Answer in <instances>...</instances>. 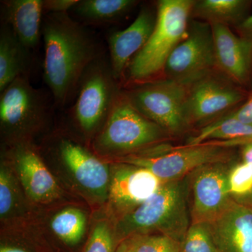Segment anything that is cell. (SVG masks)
Listing matches in <instances>:
<instances>
[{
    "mask_svg": "<svg viewBox=\"0 0 252 252\" xmlns=\"http://www.w3.org/2000/svg\"><path fill=\"white\" fill-rule=\"evenodd\" d=\"M41 35L44 80L55 107L63 108L76 97L86 68L103 53L92 34L69 13L44 15Z\"/></svg>",
    "mask_w": 252,
    "mask_h": 252,
    "instance_id": "cell-1",
    "label": "cell"
},
{
    "mask_svg": "<svg viewBox=\"0 0 252 252\" xmlns=\"http://www.w3.org/2000/svg\"><path fill=\"white\" fill-rule=\"evenodd\" d=\"M190 224L187 176L164 183L153 196L120 219L117 234L124 240L135 235L158 233L181 243Z\"/></svg>",
    "mask_w": 252,
    "mask_h": 252,
    "instance_id": "cell-2",
    "label": "cell"
},
{
    "mask_svg": "<svg viewBox=\"0 0 252 252\" xmlns=\"http://www.w3.org/2000/svg\"><path fill=\"white\" fill-rule=\"evenodd\" d=\"M195 1L160 0L155 28L147 44L129 64L130 80L148 81L163 71L169 56L188 33L189 16Z\"/></svg>",
    "mask_w": 252,
    "mask_h": 252,
    "instance_id": "cell-3",
    "label": "cell"
},
{
    "mask_svg": "<svg viewBox=\"0 0 252 252\" xmlns=\"http://www.w3.org/2000/svg\"><path fill=\"white\" fill-rule=\"evenodd\" d=\"M29 77H18L0 92V124L12 144L29 142L44 130L55 107L51 94L34 88Z\"/></svg>",
    "mask_w": 252,
    "mask_h": 252,
    "instance_id": "cell-4",
    "label": "cell"
},
{
    "mask_svg": "<svg viewBox=\"0 0 252 252\" xmlns=\"http://www.w3.org/2000/svg\"><path fill=\"white\" fill-rule=\"evenodd\" d=\"M166 133L142 115L122 93L104 127L94 137V147L97 153L113 158L125 157L161 142Z\"/></svg>",
    "mask_w": 252,
    "mask_h": 252,
    "instance_id": "cell-5",
    "label": "cell"
},
{
    "mask_svg": "<svg viewBox=\"0 0 252 252\" xmlns=\"http://www.w3.org/2000/svg\"><path fill=\"white\" fill-rule=\"evenodd\" d=\"M121 94L110 61L103 54L86 68L71 108L74 121L84 134L97 135L100 132Z\"/></svg>",
    "mask_w": 252,
    "mask_h": 252,
    "instance_id": "cell-6",
    "label": "cell"
},
{
    "mask_svg": "<svg viewBox=\"0 0 252 252\" xmlns=\"http://www.w3.org/2000/svg\"><path fill=\"white\" fill-rule=\"evenodd\" d=\"M228 149L206 142L196 146L177 147L166 152L134 154L113 159L114 162L147 169L166 183L185 178L204 165L229 162L231 154Z\"/></svg>",
    "mask_w": 252,
    "mask_h": 252,
    "instance_id": "cell-7",
    "label": "cell"
},
{
    "mask_svg": "<svg viewBox=\"0 0 252 252\" xmlns=\"http://www.w3.org/2000/svg\"><path fill=\"white\" fill-rule=\"evenodd\" d=\"M217 66L211 25L189 23L188 33L169 56L163 72L167 79L188 88L211 74Z\"/></svg>",
    "mask_w": 252,
    "mask_h": 252,
    "instance_id": "cell-8",
    "label": "cell"
},
{
    "mask_svg": "<svg viewBox=\"0 0 252 252\" xmlns=\"http://www.w3.org/2000/svg\"><path fill=\"white\" fill-rule=\"evenodd\" d=\"M187 90L166 79L146 83L125 94L142 115L167 132L177 134L189 126L185 113Z\"/></svg>",
    "mask_w": 252,
    "mask_h": 252,
    "instance_id": "cell-9",
    "label": "cell"
},
{
    "mask_svg": "<svg viewBox=\"0 0 252 252\" xmlns=\"http://www.w3.org/2000/svg\"><path fill=\"white\" fill-rule=\"evenodd\" d=\"M228 162L209 164L188 176L191 223H211L228 208L234 198L228 187Z\"/></svg>",
    "mask_w": 252,
    "mask_h": 252,
    "instance_id": "cell-10",
    "label": "cell"
},
{
    "mask_svg": "<svg viewBox=\"0 0 252 252\" xmlns=\"http://www.w3.org/2000/svg\"><path fill=\"white\" fill-rule=\"evenodd\" d=\"M110 171L109 203L119 220L153 196L164 184L150 170L124 162H114Z\"/></svg>",
    "mask_w": 252,
    "mask_h": 252,
    "instance_id": "cell-11",
    "label": "cell"
},
{
    "mask_svg": "<svg viewBox=\"0 0 252 252\" xmlns=\"http://www.w3.org/2000/svg\"><path fill=\"white\" fill-rule=\"evenodd\" d=\"M56 153L78 185L100 200L108 198V165L85 147L67 137L56 142Z\"/></svg>",
    "mask_w": 252,
    "mask_h": 252,
    "instance_id": "cell-12",
    "label": "cell"
},
{
    "mask_svg": "<svg viewBox=\"0 0 252 252\" xmlns=\"http://www.w3.org/2000/svg\"><path fill=\"white\" fill-rule=\"evenodd\" d=\"M243 98L238 89L210 74L188 88L185 105L187 123L190 125L210 120Z\"/></svg>",
    "mask_w": 252,
    "mask_h": 252,
    "instance_id": "cell-13",
    "label": "cell"
},
{
    "mask_svg": "<svg viewBox=\"0 0 252 252\" xmlns=\"http://www.w3.org/2000/svg\"><path fill=\"white\" fill-rule=\"evenodd\" d=\"M9 156L25 191L32 201L47 204L61 196V188L56 179L32 144H12Z\"/></svg>",
    "mask_w": 252,
    "mask_h": 252,
    "instance_id": "cell-14",
    "label": "cell"
},
{
    "mask_svg": "<svg viewBox=\"0 0 252 252\" xmlns=\"http://www.w3.org/2000/svg\"><path fill=\"white\" fill-rule=\"evenodd\" d=\"M157 13L149 8L140 10L135 21L124 31L108 37L109 61L113 74L119 83L136 54L147 44L157 23Z\"/></svg>",
    "mask_w": 252,
    "mask_h": 252,
    "instance_id": "cell-15",
    "label": "cell"
},
{
    "mask_svg": "<svg viewBox=\"0 0 252 252\" xmlns=\"http://www.w3.org/2000/svg\"><path fill=\"white\" fill-rule=\"evenodd\" d=\"M217 66L227 77L245 84L252 68V39L235 34L228 26L212 23Z\"/></svg>",
    "mask_w": 252,
    "mask_h": 252,
    "instance_id": "cell-16",
    "label": "cell"
},
{
    "mask_svg": "<svg viewBox=\"0 0 252 252\" xmlns=\"http://www.w3.org/2000/svg\"><path fill=\"white\" fill-rule=\"evenodd\" d=\"M209 225L220 252H252V207L234 199Z\"/></svg>",
    "mask_w": 252,
    "mask_h": 252,
    "instance_id": "cell-17",
    "label": "cell"
},
{
    "mask_svg": "<svg viewBox=\"0 0 252 252\" xmlns=\"http://www.w3.org/2000/svg\"><path fill=\"white\" fill-rule=\"evenodd\" d=\"M2 4L4 22L26 49H35L40 41L44 16L43 0H9Z\"/></svg>",
    "mask_w": 252,
    "mask_h": 252,
    "instance_id": "cell-18",
    "label": "cell"
},
{
    "mask_svg": "<svg viewBox=\"0 0 252 252\" xmlns=\"http://www.w3.org/2000/svg\"><path fill=\"white\" fill-rule=\"evenodd\" d=\"M30 54L4 21L0 32V92L18 77L30 76Z\"/></svg>",
    "mask_w": 252,
    "mask_h": 252,
    "instance_id": "cell-19",
    "label": "cell"
},
{
    "mask_svg": "<svg viewBox=\"0 0 252 252\" xmlns=\"http://www.w3.org/2000/svg\"><path fill=\"white\" fill-rule=\"evenodd\" d=\"M137 4L134 0H79L72 11L83 23L105 24L115 22Z\"/></svg>",
    "mask_w": 252,
    "mask_h": 252,
    "instance_id": "cell-20",
    "label": "cell"
},
{
    "mask_svg": "<svg viewBox=\"0 0 252 252\" xmlns=\"http://www.w3.org/2000/svg\"><path fill=\"white\" fill-rule=\"evenodd\" d=\"M248 4L249 1L244 0H201L195 1L192 14L210 24L238 26L246 18Z\"/></svg>",
    "mask_w": 252,
    "mask_h": 252,
    "instance_id": "cell-21",
    "label": "cell"
},
{
    "mask_svg": "<svg viewBox=\"0 0 252 252\" xmlns=\"http://www.w3.org/2000/svg\"><path fill=\"white\" fill-rule=\"evenodd\" d=\"M252 138V127L243 124L230 114L203 127L192 137L187 146H196L210 142L245 140Z\"/></svg>",
    "mask_w": 252,
    "mask_h": 252,
    "instance_id": "cell-22",
    "label": "cell"
},
{
    "mask_svg": "<svg viewBox=\"0 0 252 252\" xmlns=\"http://www.w3.org/2000/svg\"><path fill=\"white\" fill-rule=\"evenodd\" d=\"M85 214L77 208H67L56 214L51 222V229L64 243L75 245L85 233Z\"/></svg>",
    "mask_w": 252,
    "mask_h": 252,
    "instance_id": "cell-23",
    "label": "cell"
},
{
    "mask_svg": "<svg viewBox=\"0 0 252 252\" xmlns=\"http://www.w3.org/2000/svg\"><path fill=\"white\" fill-rule=\"evenodd\" d=\"M21 195L11 168L5 162L0 170V215L9 217L20 206Z\"/></svg>",
    "mask_w": 252,
    "mask_h": 252,
    "instance_id": "cell-24",
    "label": "cell"
},
{
    "mask_svg": "<svg viewBox=\"0 0 252 252\" xmlns=\"http://www.w3.org/2000/svg\"><path fill=\"white\" fill-rule=\"evenodd\" d=\"M180 252H220L209 223H191L180 243Z\"/></svg>",
    "mask_w": 252,
    "mask_h": 252,
    "instance_id": "cell-25",
    "label": "cell"
},
{
    "mask_svg": "<svg viewBox=\"0 0 252 252\" xmlns=\"http://www.w3.org/2000/svg\"><path fill=\"white\" fill-rule=\"evenodd\" d=\"M128 238L133 252H180V243L167 235L154 233Z\"/></svg>",
    "mask_w": 252,
    "mask_h": 252,
    "instance_id": "cell-26",
    "label": "cell"
},
{
    "mask_svg": "<svg viewBox=\"0 0 252 252\" xmlns=\"http://www.w3.org/2000/svg\"><path fill=\"white\" fill-rule=\"evenodd\" d=\"M230 194L234 198L252 193V165L241 162L230 167L228 177Z\"/></svg>",
    "mask_w": 252,
    "mask_h": 252,
    "instance_id": "cell-27",
    "label": "cell"
},
{
    "mask_svg": "<svg viewBox=\"0 0 252 252\" xmlns=\"http://www.w3.org/2000/svg\"><path fill=\"white\" fill-rule=\"evenodd\" d=\"M114 235L105 220L94 225L84 252H114Z\"/></svg>",
    "mask_w": 252,
    "mask_h": 252,
    "instance_id": "cell-28",
    "label": "cell"
},
{
    "mask_svg": "<svg viewBox=\"0 0 252 252\" xmlns=\"http://www.w3.org/2000/svg\"><path fill=\"white\" fill-rule=\"evenodd\" d=\"M79 0H43L44 15L69 13Z\"/></svg>",
    "mask_w": 252,
    "mask_h": 252,
    "instance_id": "cell-29",
    "label": "cell"
},
{
    "mask_svg": "<svg viewBox=\"0 0 252 252\" xmlns=\"http://www.w3.org/2000/svg\"><path fill=\"white\" fill-rule=\"evenodd\" d=\"M228 114L243 124L252 127V94L243 105Z\"/></svg>",
    "mask_w": 252,
    "mask_h": 252,
    "instance_id": "cell-30",
    "label": "cell"
},
{
    "mask_svg": "<svg viewBox=\"0 0 252 252\" xmlns=\"http://www.w3.org/2000/svg\"><path fill=\"white\" fill-rule=\"evenodd\" d=\"M238 29L242 36L252 39V14L238 25Z\"/></svg>",
    "mask_w": 252,
    "mask_h": 252,
    "instance_id": "cell-31",
    "label": "cell"
},
{
    "mask_svg": "<svg viewBox=\"0 0 252 252\" xmlns=\"http://www.w3.org/2000/svg\"><path fill=\"white\" fill-rule=\"evenodd\" d=\"M241 154L242 162L252 165V140L243 144Z\"/></svg>",
    "mask_w": 252,
    "mask_h": 252,
    "instance_id": "cell-32",
    "label": "cell"
},
{
    "mask_svg": "<svg viewBox=\"0 0 252 252\" xmlns=\"http://www.w3.org/2000/svg\"><path fill=\"white\" fill-rule=\"evenodd\" d=\"M116 252H133L130 238H127L123 240Z\"/></svg>",
    "mask_w": 252,
    "mask_h": 252,
    "instance_id": "cell-33",
    "label": "cell"
},
{
    "mask_svg": "<svg viewBox=\"0 0 252 252\" xmlns=\"http://www.w3.org/2000/svg\"><path fill=\"white\" fill-rule=\"evenodd\" d=\"M0 252H28L23 249L15 248V247L4 246L0 249Z\"/></svg>",
    "mask_w": 252,
    "mask_h": 252,
    "instance_id": "cell-34",
    "label": "cell"
},
{
    "mask_svg": "<svg viewBox=\"0 0 252 252\" xmlns=\"http://www.w3.org/2000/svg\"><path fill=\"white\" fill-rule=\"evenodd\" d=\"M234 199L235 200H236L237 201L240 202V203L247 204V205L252 207V194H250V195H248V196L243 197V198Z\"/></svg>",
    "mask_w": 252,
    "mask_h": 252,
    "instance_id": "cell-35",
    "label": "cell"
},
{
    "mask_svg": "<svg viewBox=\"0 0 252 252\" xmlns=\"http://www.w3.org/2000/svg\"><path fill=\"white\" fill-rule=\"evenodd\" d=\"M252 138L250 139V140H245L241 141V142H240V145L243 146L244 144L246 143L247 142H248V141H252Z\"/></svg>",
    "mask_w": 252,
    "mask_h": 252,
    "instance_id": "cell-36",
    "label": "cell"
},
{
    "mask_svg": "<svg viewBox=\"0 0 252 252\" xmlns=\"http://www.w3.org/2000/svg\"><path fill=\"white\" fill-rule=\"evenodd\" d=\"M251 194H252V193H251Z\"/></svg>",
    "mask_w": 252,
    "mask_h": 252,
    "instance_id": "cell-37",
    "label": "cell"
}]
</instances>
